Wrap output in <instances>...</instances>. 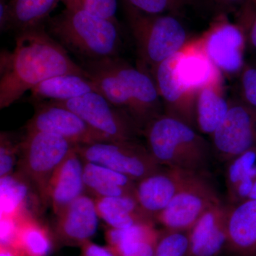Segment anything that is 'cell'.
I'll return each mask as SVG.
<instances>
[{"label":"cell","instance_id":"cell-33","mask_svg":"<svg viewBox=\"0 0 256 256\" xmlns=\"http://www.w3.org/2000/svg\"><path fill=\"white\" fill-rule=\"evenodd\" d=\"M239 79L240 100L256 110V64H246Z\"/></svg>","mask_w":256,"mask_h":256},{"label":"cell","instance_id":"cell-13","mask_svg":"<svg viewBox=\"0 0 256 256\" xmlns=\"http://www.w3.org/2000/svg\"><path fill=\"white\" fill-rule=\"evenodd\" d=\"M202 173L168 168L136 182L134 196L141 210L156 222V217L196 175Z\"/></svg>","mask_w":256,"mask_h":256},{"label":"cell","instance_id":"cell-32","mask_svg":"<svg viewBox=\"0 0 256 256\" xmlns=\"http://www.w3.org/2000/svg\"><path fill=\"white\" fill-rule=\"evenodd\" d=\"M20 141L15 140L10 133L2 132L0 136V178L14 173L20 156Z\"/></svg>","mask_w":256,"mask_h":256},{"label":"cell","instance_id":"cell-23","mask_svg":"<svg viewBox=\"0 0 256 256\" xmlns=\"http://www.w3.org/2000/svg\"><path fill=\"white\" fill-rule=\"evenodd\" d=\"M86 194L92 198L134 196L136 182L118 172L94 163L84 162Z\"/></svg>","mask_w":256,"mask_h":256},{"label":"cell","instance_id":"cell-21","mask_svg":"<svg viewBox=\"0 0 256 256\" xmlns=\"http://www.w3.org/2000/svg\"><path fill=\"white\" fill-rule=\"evenodd\" d=\"M31 183L22 175L16 173L0 178V214L1 217L22 218L35 216L33 208L37 202H42ZM44 206V205H43Z\"/></svg>","mask_w":256,"mask_h":256},{"label":"cell","instance_id":"cell-11","mask_svg":"<svg viewBox=\"0 0 256 256\" xmlns=\"http://www.w3.org/2000/svg\"><path fill=\"white\" fill-rule=\"evenodd\" d=\"M220 160L230 161L256 148V110L240 98L232 100L225 118L210 136Z\"/></svg>","mask_w":256,"mask_h":256},{"label":"cell","instance_id":"cell-14","mask_svg":"<svg viewBox=\"0 0 256 256\" xmlns=\"http://www.w3.org/2000/svg\"><path fill=\"white\" fill-rule=\"evenodd\" d=\"M95 200L84 194L56 216L52 234L56 245L80 247L92 240L98 226Z\"/></svg>","mask_w":256,"mask_h":256},{"label":"cell","instance_id":"cell-26","mask_svg":"<svg viewBox=\"0 0 256 256\" xmlns=\"http://www.w3.org/2000/svg\"><path fill=\"white\" fill-rule=\"evenodd\" d=\"M53 234L36 216L22 220L15 246L24 256H50L54 247Z\"/></svg>","mask_w":256,"mask_h":256},{"label":"cell","instance_id":"cell-22","mask_svg":"<svg viewBox=\"0 0 256 256\" xmlns=\"http://www.w3.org/2000/svg\"><path fill=\"white\" fill-rule=\"evenodd\" d=\"M232 100L226 95L223 79L197 90L195 98L196 129L212 136L225 118Z\"/></svg>","mask_w":256,"mask_h":256},{"label":"cell","instance_id":"cell-10","mask_svg":"<svg viewBox=\"0 0 256 256\" xmlns=\"http://www.w3.org/2000/svg\"><path fill=\"white\" fill-rule=\"evenodd\" d=\"M220 203L216 190L202 173L178 192L156 222L166 230L188 232L207 210Z\"/></svg>","mask_w":256,"mask_h":256},{"label":"cell","instance_id":"cell-19","mask_svg":"<svg viewBox=\"0 0 256 256\" xmlns=\"http://www.w3.org/2000/svg\"><path fill=\"white\" fill-rule=\"evenodd\" d=\"M227 250L234 256H256V200L230 206Z\"/></svg>","mask_w":256,"mask_h":256},{"label":"cell","instance_id":"cell-12","mask_svg":"<svg viewBox=\"0 0 256 256\" xmlns=\"http://www.w3.org/2000/svg\"><path fill=\"white\" fill-rule=\"evenodd\" d=\"M31 102L34 114L25 126L26 131L52 133L76 146L108 140L66 108L50 100Z\"/></svg>","mask_w":256,"mask_h":256},{"label":"cell","instance_id":"cell-5","mask_svg":"<svg viewBox=\"0 0 256 256\" xmlns=\"http://www.w3.org/2000/svg\"><path fill=\"white\" fill-rule=\"evenodd\" d=\"M76 146L56 134L38 131H26L20 140L18 172L31 183L44 206L48 205L50 178Z\"/></svg>","mask_w":256,"mask_h":256},{"label":"cell","instance_id":"cell-18","mask_svg":"<svg viewBox=\"0 0 256 256\" xmlns=\"http://www.w3.org/2000/svg\"><path fill=\"white\" fill-rule=\"evenodd\" d=\"M175 69L182 84L194 92L224 79L207 56L198 38L190 40L174 55Z\"/></svg>","mask_w":256,"mask_h":256},{"label":"cell","instance_id":"cell-15","mask_svg":"<svg viewBox=\"0 0 256 256\" xmlns=\"http://www.w3.org/2000/svg\"><path fill=\"white\" fill-rule=\"evenodd\" d=\"M151 76L162 101L164 114L181 120L196 129V94L188 90L180 82L175 69L174 55L158 65Z\"/></svg>","mask_w":256,"mask_h":256},{"label":"cell","instance_id":"cell-35","mask_svg":"<svg viewBox=\"0 0 256 256\" xmlns=\"http://www.w3.org/2000/svg\"><path fill=\"white\" fill-rule=\"evenodd\" d=\"M203 4L210 6L220 14H228L236 12L250 0H202Z\"/></svg>","mask_w":256,"mask_h":256},{"label":"cell","instance_id":"cell-40","mask_svg":"<svg viewBox=\"0 0 256 256\" xmlns=\"http://www.w3.org/2000/svg\"><path fill=\"white\" fill-rule=\"evenodd\" d=\"M250 200H256V178L254 181V186H252V191L250 192V196H249Z\"/></svg>","mask_w":256,"mask_h":256},{"label":"cell","instance_id":"cell-8","mask_svg":"<svg viewBox=\"0 0 256 256\" xmlns=\"http://www.w3.org/2000/svg\"><path fill=\"white\" fill-rule=\"evenodd\" d=\"M122 82L131 104L130 116L142 132L150 122L164 114V107L152 76L119 56L100 60Z\"/></svg>","mask_w":256,"mask_h":256},{"label":"cell","instance_id":"cell-30","mask_svg":"<svg viewBox=\"0 0 256 256\" xmlns=\"http://www.w3.org/2000/svg\"><path fill=\"white\" fill-rule=\"evenodd\" d=\"M226 186L228 193L232 191L242 180L256 178V148L242 153L228 162Z\"/></svg>","mask_w":256,"mask_h":256},{"label":"cell","instance_id":"cell-16","mask_svg":"<svg viewBox=\"0 0 256 256\" xmlns=\"http://www.w3.org/2000/svg\"><path fill=\"white\" fill-rule=\"evenodd\" d=\"M230 206L222 202L207 210L188 230L190 256H218L226 248Z\"/></svg>","mask_w":256,"mask_h":256},{"label":"cell","instance_id":"cell-6","mask_svg":"<svg viewBox=\"0 0 256 256\" xmlns=\"http://www.w3.org/2000/svg\"><path fill=\"white\" fill-rule=\"evenodd\" d=\"M82 161L118 172L134 182L162 170L148 148L134 140H106L77 146Z\"/></svg>","mask_w":256,"mask_h":256},{"label":"cell","instance_id":"cell-3","mask_svg":"<svg viewBox=\"0 0 256 256\" xmlns=\"http://www.w3.org/2000/svg\"><path fill=\"white\" fill-rule=\"evenodd\" d=\"M196 130L181 120L162 114L148 124L143 134L148 149L161 166L203 173L212 146Z\"/></svg>","mask_w":256,"mask_h":256},{"label":"cell","instance_id":"cell-25","mask_svg":"<svg viewBox=\"0 0 256 256\" xmlns=\"http://www.w3.org/2000/svg\"><path fill=\"white\" fill-rule=\"evenodd\" d=\"M94 200L99 218L111 228L124 229L140 224H154L143 213L132 195L101 197Z\"/></svg>","mask_w":256,"mask_h":256},{"label":"cell","instance_id":"cell-34","mask_svg":"<svg viewBox=\"0 0 256 256\" xmlns=\"http://www.w3.org/2000/svg\"><path fill=\"white\" fill-rule=\"evenodd\" d=\"M23 218L0 217V245L15 246Z\"/></svg>","mask_w":256,"mask_h":256},{"label":"cell","instance_id":"cell-9","mask_svg":"<svg viewBox=\"0 0 256 256\" xmlns=\"http://www.w3.org/2000/svg\"><path fill=\"white\" fill-rule=\"evenodd\" d=\"M198 42L207 56L223 76L240 75L245 63L247 34L237 24L220 14Z\"/></svg>","mask_w":256,"mask_h":256},{"label":"cell","instance_id":"cell-17","mask_svg":"<svg viewBox=\"0 0 256 256\" xmlns=\"http://www.w3.org/2000/svg\"><path fill=\"white\" fill-rule=\"evenodd\" d=\"M84 166V161L76 146L56 170L47 193L48 205L52 206L55 216L86 194Z\"/></svg>","mask_w":256,"mask_h":256},{"label":"cell","instance_id":"cell-20","mask_svg":"<svg viewBox=\"0 0 256 256\" xmlns=\"http://www.w3.org/2000/svg\"><path fill=\"white\" fill-rule=\"evenodd\" d=\"M160 232L154 224H140L124 229L108 227L105 237L116 256H153Z\"/></svg>","mask_w":256,"mask_h":256},{"label":"cell","instance_id":"cell-4","mask_svg":"<svg viewBox=\"0 0 256 256\" xmlns=\"http://www.w3.org/2000/svg\"><path fill=\"white\" fill-rule=\"evenodd\" d=\"M122 2L136 44L137 67L151 76L158 65L178 53L191 40L178 16L146 14Z\"/></svg>","mask_w":256,"mask_h":256},{"label":"cell","instance_id":"cell-41","mask_svg":"<svg viewBox=\"0 0 256 256\" xmlns=\"http://www.w3.org/2000/svg\"><path fill=\"white\" fill-rule=\"evenodd\" d=\"M250 2L254 4V6L256 8V0H250Z\"/></svg>","mask_w":256,"mask_h":256},{"label":"cell","instance_id":"cell-38","mask_svg":"<svg viewBox=\"0 0 256 256\" xmlns=\"http://www.w3.org/2000/svg\"><path fill=\"white\" fill-rule=\"evenodd\" d=\"M247 42L256 52V12L250 22L247 34Z\"/></svg>","mask_w":256,"mask_h":256},{"label":"cell","instance_id":"cell-31","mask_svg":"<svg viewBox=\"0 0 256 256\" xmlns=\"http://www.w3.org/2000/svg\"><path fill=\"white\" fill-rule=\"evenodd\" d=\"M66 8H78L119 24L116 18L117 0H60Z\"/></svg>","mask_w":256,"mask_h":256},{"label":"cell","instance_id":"cell-1","mask_svg":"<svg viewBox=\"0 0 256 256\" xmlns=\"http://www.w3.org/2000/svg\"><path fill=\"white\" fill-rule=\"evenodd\" d=\"M16 34L14 50H3L0 57V109L12 105L25 92L52 77L77 74L90 78L47 32L45 24Z\"/></svg>","mask_w":256,"mask_h":256},{"label":"cell","instance_id":"cell-37","mask_svg":"<svg viewBox=\"0 0 256 256\" xmlns=\"http://www.w3.org/2000/svg\"><path fill=\"white\" fill-rule=\"evenodd\" d=\"M0 30H12V14L9 0H0Z\"/></svg>","mask_w":256,"mask_h":256},{"label":"cell","instance_id":"cell-29","mask_svg":"<svg viewBox=\"0 0 256 256\" xmlns=\"http://www.w3.org/2000/svg\"><path fill=\"white\" fill-rule=\"evenodd\" d=\"M188 232L166 230L160 232L153 256H190Z\"/></svg>","mask_w":256,"mask_h":256},{"label":"cell","instance_id":"cell-36","mask_svg":"<svg viewBox=\"0 0 256 256\" xmlns=\"http://www.w3.org/2000/svg\"><path fill=\"white\" fill-rule=\"evenodd\" d=\"M79 248L80 256H116L107 246H101L92 240L84 242Z\"/></svg>","mask_w":256,"mask_h":256},{"label":"cell","instance_id":"cell-39","mask_svg":"<svg viewBox=\"0 0 256 256\" xmlns=\"http://www.w3.org/2000/svg\"><path fill=\"white\" fill-rule=\"evenodd\" d=\"M0 256H24L16 247L0 245Z\"/></svg>","mask_w":256,"mask_h":256},{"label":"cell","instance_id":"cell-2","mask_svg":"<svg viewBox=\"0 0 256 256\" xmlns=\"http://www.w3.org/2000/svg\"><path fill=\"white\" fill-rule=\"evenodd\" d=\"M47 32L82 62L119 56V24L78 8H66L45 23Z\"/></svg>","mask_w":256,"mask_h":256},{"label":"cell","instance_id":"cell-24","mask_svg":"<svg viewBox=\"0 0 256 256\" xmlns=\"http://www.w3.org/2000/svg\"><path fill=\"white\" fill-rule=\"evenodd\" d=\"M30 92V102L66 101L90 92H98V89L90 78L77 74H64L44 80Z\"/></svg>","mask_w":256,"mask_h":256},{"label":"cell","instance_id":"cell-27","mask_svg":"<svg viewBox=\"0 0 256 256\" xmlns=\"http://www.w3.org/2000/svg\"><path fill=\"white\" fill-rule=\"evenodd\" d=\"M60 0H9L12 30L16 33L45 24Z\"/></svg>","mask_w":256,"mask_h":256},{"label":"cell","instance_id":"cell-28","mask_svg":"<svg viewBox=\"0 0 256 256\" xmlns=\"http://www.w3.org/2000/svg\"><path fill=\"white\" fill-rule=\"evenodd\" d=\"M142 12L172 14L180 18L188 6L203 4L202 0H122Z\"/></svg>","mask_w":256,"mask_h":256},{"label":"cell","instance_id":"cell-7","mask_svg":"<svg viewBox=\"0 0 256 256\" xmlns=\"http://www.w3.org/2000/svg\"><path fill=\"white\" fill-rule=\"evenodd\" d=\"M52 102L73 111L108 140H134L142 134L127 111L111 104L98 92Z\"/></svg>","mask_w":256,"mask_h":256}]
</instances>
